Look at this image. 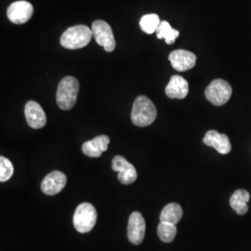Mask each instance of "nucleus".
<instances>
[{
	"label": "nucleus",
	"mask_w": 251,
	"mask_h": 251,
	"mask_svg": "<svg viewBox=\"0 0 251 251\" xmlns=\"http://www.w3.org/2000/svg\"><path fill=\"white\" fill-rule=\"evenodd\" d=\"M156 37L158 39H165L168 45H171L175 42L176 38L179 36V32L171 26L170 23L167 21H162L156 30Z\"/></svg>",
	"instance_id": "a211bd4d"
},
{
	"label": "nucleus",
	"mask_w": 251,
	"mask_h": 251,
	"mask_svg": "<svg viewBox=\"0 0 251 251\" xmlns=\"http://www.w3.org/2000/svg\"><path fill=\"white\" fill-rule=\"evenodd\" d=\"M160 23L161 21L157 14H154V13L146 14L141 19L140 27L145 34L151 35L152 33L156 32Z\"/></svg>",
	"instance_id": "6ab92c4d"
},
{
	"label": "nucleus",
	"mask_w": 251,
	"mask_h": 251,
	"mask_svg": "<svg viewBox=\"0 0 251 251\" xmlns=\"http://www.w3.org/2000/svg\"><path fill=\"white\" fill-rule=\"evenodd\" d=\"M97 222V211L90 203H82L76 207L73 217V224L77 232H90Z\"/></svg>",
	"instance_id": "20e7f679"
},
{
	"label": "nucleus",
	"mask_w": 251,
	"mask_h": 251,
	"mask_svg": "<svg viewBox=\"0 0 251 251\" xmlns=\"http://www.w3.org/2000/svg\"><path fill=\"white\" fill-rule=\"evenodd\" d=\"M169 60L176 71L184 72L195 67L197 63V56L189 50H177L170 54Z\"/></svg>",
	"instance_id": "9d476101"
},
{
	"label": "nucleus",
	"mask_w": 251,
	"mask_h": 251,
	"mask_svg": "<svg viewBox=\"0 0 251 251\" xmlns=\"http://www.w3.org/2000/svg\"><path fill=\"white\" fill-rule=\"evenodd\" d=\"M92 36L90 27L83 25L69 27L61 36V45L68 50H78L88 45Z\"/></svg>",
	"instance_id": "7ed1b4c3"
},
{
	"label": "nucleus",
	"mask_w": 251,
	"mask_h": 251,
	"mask_svg": "<svg viewBox=\"0 0 251 251\" xmlns=\"http://www.w3.org/2000/svg\"><path fill=\"white\" fill-rule=\"evenodd\" d=\"M66 176L59 171H52L41 182V190L48 196H55L62 192L66 185Z\"/></svg>",
	"instance_id": "9b49d317"
},
{
	"label": "nucleus",
	"mask_w": 251,
	"mask_h": 251,
	"mask_svg": "<svg viewBox=\"0 0 251 251\" xmlns=\"http://www.w3.org/2000/svg\"><path fill=\"white\" fill-rule=\"evenodd\" d=\"M110 139L106 135H100L82 145V151L89 157H100L108 149Z\"/></svg>",
	"instance_id": "2eb2a0df"
},
{
	"label": "nucleus",
	"mask_w": 251,
	"mask_h": 251,
	"mask_svg": "<svg viewBox=\"0 0 251 251\" xmlns=\"http://www.w3.org/2000/svg\"><path fill=\"white\" fill-rule=\"evenodd\" d=\"M250 199L251 195L248 191L237 190L230 198V205L238 215H245L249 210L248 203Z\"/></svg>",
	"instance_id": "dca6fc26"
},
{
	"label": "nucleus",
	"mask_w": 251,
	"mask_h": 251,
	"mask_svg": "<svg viewBox=\"0 0 251 251\" xmlns=\"http://www.w3.org/2000/svg\"><path fill=\"white\" fill-rule=\"evenodd\" d=\"M113 171L118 172V180L122 184H131L137 179L138 174L137 171L132 164L121 155H117L112 161Z\"/></svg>",
	"instance_id": "6e6552de"
},
{
	"label": "nucleus",
	"mask_w": 251,
	"mask_h": 251,
	"mask_svg": "<svg viewBox=\"0 0 251 251\" xmlns=\"http://www.w3.org/2000/svg\"><path fill=\"white\" fill-rule=\"evenodd\" d=\"M34 13V8L31 3L21 0L11 3L7 9L9 21L15 25H23L28 22Z\"/></svg>",
	"instance_id": "0eeeda50"
},
{
	"label": "nucleus",
	"mask_w": 251,
	"mask_h": 251,
	"mask_svg": "<svg viewBox=\"0 0 251 251\" xmlns=\"http://www.w3.org/2000/svg\"><path fill=\"white\" fill-rule=\"evenodd\" d=\"M203 143L206 146L213 147L222 154H227L232 150V145L228 136L222 134L216 130L207 131L203 139Z\"/></svg>",
	"instance_id": "ddd939ff"
},
{
	"label": "nucleus",
	"mask_w": 251,
	"mask_h": 251,
	"mask_svg": "<svg viewBox=\"0 0 251 251\" xmlns=\"http://www.w3.org/2000/svg\"><path fill=\"white\" fill-rule=\"evenodd\" d=\"M146 224L143 215L140 212H133L129 216L127 225V238L133 245L142 244L145 235Z\"/></svg>",
	"instance_id": "1a4fd4ad"
},
{
	"label": "nucleus",
	"mask_w": 251,
	"mask_h": 251,
	"mask_svg": "<svg viewBox=\"0 0 251 251\" xmlns=\"http://www.w3.org/2000/svg\"><path fill=\"white\" fill-rule=\"evenodd\" d=\"M232 92V87L227 81L215 79L207 86L205 90V96L213 105L222 106L230 100Z\"/></svg>",
	"instance_id": "39448f33"
},
{
	"label": "nucleus",
	"mask_w": 251,
	"mask_h": 251,
	"mask_svg": "<svg viewBox=\"0 0 251 251\" xmlns=\"http://www.w3.org/2000/svg\"><path fill=\"white\" fill-rule=\"evenodd\" d=\"M27 123L32 128H41L47 123L45 112L41 105L35 100H29L25 108Z\"/></svg>",
	"instance_id": "f8f14e48"
},
{
	"label": "nucleus",
	"mask_w": 251,
	"mask_h": 251,
	"mask_svg": "<svg viewBox=\"0 0 251 251\" xmlns=\"http://www.w3.org/2000/svg\"><path fill=\"white\" fill-rule=\"evenodd\" d=\"M92 35L97 44L103 47L107 52H112L116 49V39L111 26L102 20H97L91 25Z\"/></svg>",
	"instance_id": "423d86ee"
},
{
	"label": "nucleus",
	"mask_w": 251,
	"mask_h": 251,
	"mask_svg": "<svg viewBox=\"0 0 251 251\" xmlns=\"http://www.w3.org/2000/svg\"><path fill=\"white\" fill-rule=\"evenodd\" d=\"M189 92L188 81L180 75H172L166 87V94L171 99H184Z\"/></svg>",
	"instance_id": "4468645a"
},
{
	"label": "nucleus",
	"mask_w": 251,
	"mask_h": 251,
	"mask_svg": "<svg viewBox=\"0 0 251 251\" xmlns=\"http://www.w3.org/2000/svg\"><path fill=\"white\" fill-rule=\"evenodd\" d=\"M13 165L8 158L1 156L0 157V181L4 182L9 180L13 175Z\"/></svg>",
	"instance_id": "412c9836"
},
{
	"label": "nucleus",
	"mask_w": 251,
	"mask_h": 251,
	"mask_svg": "<svg viewBox=\"0 0 251 251\" xmlns=\"http://www.w3.org/2000/svg\"><path fill=\"white\" fill-rule=\"evenodd\" d=\"M78 91L79 83L76 78L73 76L63 77L57 89L56 100L58 106L64 111L71 110L76 102Z\"/></svg>",
	"instance_id": "f257e3e1"
},
{
	"label": "nucleus",
	"mask_w": 251,
	"mask_h": 251,
	"mask_svg": "<svg viewBox=\"0 0 251 251\" xmlns=\"http://www.w3.org/2000/svg\"><path fill=\"white\" fill-rule=\"evenodd\" d=\"M157 234L163 242H171L177 234L176 225L161 222L157 227Z\"/></svg>",
	"instance_id": "aec40b11"
},
{
	"label": "nucleus",
	"mask_w": 251,
	"mask_h": 251,
	"mask_svg": "<svg viewBox=\"0 0 251 251\" xmlns=\"http://www.w3.org/2000/svg\"><path fill=\"white\" fill-rule=\"evenodd\" d=\"M157 116V111L152 100L146 96H139L134 100L131 120L135 126H147L151 125L155 120Z\"/></svg>",
	"instance_id": "f03ea898"
},
{
	"label": "nucleus",
	"mask_w": 251,
	"mask_h": 251,
	"mask_svg": "<svg viewBox=\"0 0 251 251\" xmlns=\"http://www.w3.org/2000/svg\"><path fill=\"white\" fill-rule=\"evenodd\" d=\"M183 211L181 206L177 203H171L162 209L160 214V222L177 225L181 220Z\"/></svg>",
	"instance_id": "f3484780"
}]
</instances>
